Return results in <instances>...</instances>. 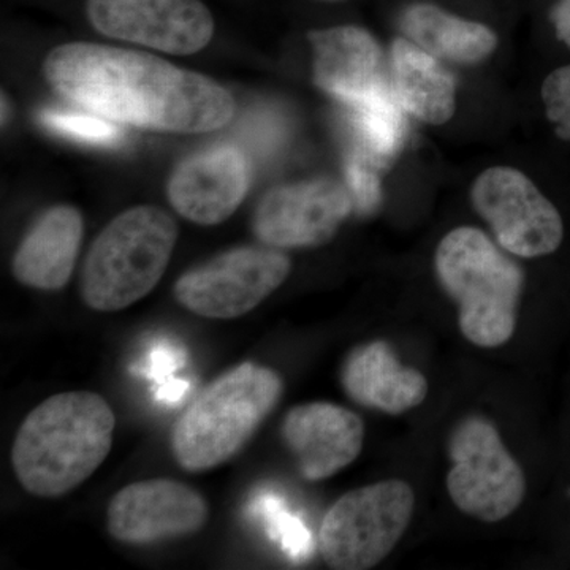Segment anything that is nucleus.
I'll return each mask as SVG.
<instances>
[{
  "mask_svg": "<svg viewBox=\"0 0 570 570\" xmlns=\"http://www.w3.org/2000/svg\"><path fill=\"white\" fill-rule=\"evenodd\" d=\"M45 75L86 110L141 129L204 134L234 118V97L223 86L142 52L63 45L48 56Z\"/></svg>",
  "mask_w": 570,
  "mask_h": 570,
  "instance_id": "f257e3e1",
  "label": "nucleus"
},
{
  "mask_svg": "<svg viewBox=\"0 0 570 570\" xmlns=\"http://www.w3.org/2000/svg\"><path fill=\"white\" fill-rule=\"evenodd\" d=\"M116 417L104 396L86 390L41 401L22 420L11 466L22 489L37 498L70 493L110 455Z\"/></svg>",
  "mask_w": 570,
  "mask_h": 570,
  "instance_id": "f03ea898",
  "label": "nucleus"
},
{
  "mask_svg": "<svg viewBox=\"0 0 570 570\" xmlns=\"http://www.w3.org/2000/svg\"><path fill=\"white\" fill-rule=\"evenodd\" d=\"M284 382L272 367L245 362L214 379L171 431L176 463L205 472L234 459L279 404Z\"/></svg>",
  "mask_w": 570,
  "mask_h": 570,
  "instance_id": "7ed1b4c3",
  "label": "nucleus"
},
{
  "mask_svg": "<svg viewBox=\"0 0 570 570\" xmlns=\"http://www.w3.org/2000/svg\"><path fill=\"white\" fill-rule=\"evenodd\" d=\"M439 284L459 306L461 335L482 348L512 340L524 275L519 265L474 227H459L439 243Z\"/></svg>",
  "mask_w": 570,
  "mask_h": 570,
  "instance_id": "20e7f679",
  "label": "nucleus"
},
{
  "mask_svg": "<svg viewBox=\"0 0 570 570\" xmlns=\"http://www.w3.org/2000/svg\"><path fill=\"white\" fill-rule=\"evenodd\" d=\"M176 239L178 225L164 209L137 206L119 214L86 255L82 302L99 313H115L140 302L163 279Z\"/></svg>",
  "mask_w": 570,
  "mask_h": 570,
  "instance_id": "39448f33",
  "label": "nucleus"
},
{
  "mask_svg": "<svg viewBox=\"0 0 570 570\" xmlns=\"http://www.w3.org/2000/svg\"><path fill=\"white\" fill-rule=\"evenodd\" d=\"M414 509V490L404 480H382L347 491L326 510L318 530V550L326 566L376 568L403 538Z\"/></svg>",
  "mask_w": 570,
  "mask_h": 570,
  "instance_id": "423d86ee",
  "label": "nucleus"
},
{
  "mask_svg": "<svg viewBox=\"0 0 570 570\" xmlns=\"http://www.w3.org/2000/svg\"><path fill=\"white\" fill-rule=\"evenodd\" d=\"M449 459V497L464 515L498 523L520 508L527 478L491 420L479 414L461 419L450 433Z\"/></svg>",
  "mask_w": 570,
  "mask_h": 570,
  "instance_id": "0eeeda50",
  "label": "nucleus"
},
{
  "mask_svg": "<svg viewBox=\"0 0 570 570\" xmlns=\"http://www.w3.org/2000/svg\"><path fill=\"white\" fill-rule=\"evenodd\" d=\"M291 268L287 255L276 247H236L184 273L175 296L197 316L230 321L265 302Z\"/></svg>",
  "mask_w": 570,
  "mask_h": 570,
  "instance_id": "6e6552de",
  "label": "nucleus"
},
{
  "mask_svg": "<svg viewBox=\"0 0 570 570\" xmlns=\"http://www.w3.org/2000/svg\"><path fill=\"white\" fill-rule=\"evenodd\" d=\"M475 212L487 220L502 249L534 258L554 253L564 238L561 214L528 176L493 167L475 179L471 193Z\"/></svg>",
  "mask_w": 570,
  "mask_h": 570,
  "instance_id": "1a4fd4ad",
  "label": "nucleus"
},
{
  "mask_svg": "<svg viewBox=\"0 0 570 570\" xmlns=\"http://www.w3.org/2000/svg\"><path fill=\"white\" fill-rule=\"evenodd\" d=\"M94 28L171 55H193L212 40V11L200 0H88Z\"/></svg>",
  "mask_w": 570,
  "mask_h": 570,
  "instance_id": "9d476101",
  "label": "nucleus"
},
{
  "mask_svg": "<svg viewBox=\"0 0 570 570\" xmlns=\"http://www.w3.org/2000/svg\"><path fill=\"white\" fill-rule=\"evenodd\" d=\"M206 499L174 479H148L124 487L110 499L107 530L127 546H151L204 530Z\"/></svg>",
  "mask_w": 570,
  "mask_h": 570,
  "instance_id": "9b49d317",
  "label": "nucleus"
},
{
  "mask_svg": "<svg viewBox=\"0 0 570 570\" xmlns=\"http://www.w3.org/2000/svg\"><path fill=\"white\" fill-rule=\"evenodd\" d=\"M354 208L348 189L333 179L291 184L269 190L254 216V232L276 249L328 243Z\"/></svg>",
  "mask_w": 570,
  "mask_h": 570,
  "instance_id": "f8f14e48",
  "label": "nucleus"
},
{
  "mask_svg": "<svg viewBox=\"0 0 570 570\" xmlns=\"http://www.w3.org/2000/svg\"><path fill=\"white\" fill-rule=\"evenodd\" d=\"M281 438L299 475L307 482H321L358 459L365 444V423L351 409L313 401L285 414Z\"/></svg>",
  "mask_w": 570,
  "mask_h": 570,
  "instance_id": "ddd939ff",
  "label": "nucleus"
},
{
  "mask_svg": "<svg viewBox=\"0 0 570 570\" xmlns=\"http://www.w3.org/2000/svg\"><path fill=\"white\" fill-rule=\"evenodd\" d=\"M249 189V167L242 149L216 146L179 165L168 184L176 212L200 225H216L236 212Z\"/></svg>",
  "mask_w": 570,
  "mask_h": 570,
  "instance_id": "4468645a",
  "label": "nucleus"
},
{
  "mask_svg": "<svg viewBox=\"0 0 570 570\" xmlns=\"http://www.w3.org/2000/svg\"><path fill=\"white\" fill-rule=\"evenodd\" d=\"M344 392L358 406L400 415L420 406L428 395L426 377L404 366L385 341L362 344L348 352L340 374Z\"/></svg>",
  "mask_w": 570,
  "mask_h": 570,
  "instance_id": "2eb2a0df",
  "label": "nucleus"
},
{
  "mask_svg": "<svg viewBox=\"0 0 570 570\" xmlns=\"http://www.w3.org/2000/svg\"><path fill=\"white\" fill-rule=\"evenodd\" d=\"M314 50V81L322 91L351 105L384 82L376 39L356 26L309 33Z\"/></svg>",
  "mask_w": 570,
  "mask_h": 570,
  "instance_id": "dca6fc26",
  "label": "nucleus"
},
{
  "mask_svg": "<svg viewBox=\"0 0 570 570\" xmlns=\"http://www.w3.org/2000/svg\"><path fill=\"white\" fill-rule=\"evenodd\" d=\"M82 230L85 225L77 209L71 206L48 209L14 254V277L37 291H61L77 264Z\"/></svg>",
  "mask_w": 570,
  "mask_h": 570,
  "instance_id": "f3484780",
  "label": "nucleus"
},
{
  "mask_svg": "<svg viewBox=\"0 0 570 570\" xmlns=\"http://www.w3.org/2000/svg\"><path fill=\"white\" fill-rule=\"evenodd\" d=\"M392 89L404 111L428 124L448 122L455 111V80L436 56L396 39L392 45Z\"/></svg>",
  "mask_w": 570,
  "mask_h": 570,
  "instance_id": "a211bd4d",
  "label": "nucleus"
},
{
  "mask_svg": "<svg viewBox=\"0 0 570 570\" xmlns=\"http://www.w3.org/2000/svg\"><path fill=\"white\" fill-rule=\"evenodd\" d=\"M401 29L409 40L436 58L474 63L497 50V33L480 22L461 20L431 3H414L404 10Z\"/></svg>",
  "mask_w": 570,
  "mask_h": 570,
  "instance_id": "6ab92c4d",
  "label": "nucleus"
},
{
  "mask_svg": "<svg viewBox=\"0 0 570 570\" xmlns=\"http://www.w3.org/2000/svg\"><path fill=\"white\" fill-rule=\"evenodd\" d=\"M358 148L376 163L387 164L400 151L406 135V119L392 86L382 82L373 92L347 105Z\"/></svg>",
  "mask_w": 570,
  "mask_h": 570,
  "instance_id": "aec40b11",
  "label": "nucleus"
},
{
  "mask_svg": "<svg viewBox=\"0 0 570 570\" xmlns=\"http://www.w3.org/2000/svg\"><path fill=\"white\" fill-rule=\"evenodd\" d=\"M39 121L51 132L71 138V140L89 142L97 146L118 145L122 140V129L111 119L104 116L85 115V112L41 110Z\"/></svg>",
  "mask_w": 570,
  "mask_h": 570,
  "instance_id": "412c9836",
  "label": "nucleus"
},
{
  "mask_svg": "<svg viewBox=\"0 0 570 570\" xmlns=\"http://www.w3.org/2000/svg\"><path fill=\"white\" fill-rule=\"evenodd\" d=\"M379 167L370 154L355 146L346 160V178L348 193L352 195L354 206L358 213H371L381 202V179Z\"/></svg>",
  "mask_w": 570,
  "mask_h": 570,
  "instance_id": "4be33fe9",
  "label": "nucleus"
},
{
  "mask_svg": "<svg viewBox=\"0 0 570 570\" xmlns=\"http://www.w3.org/2000/svg\"><path fill=\"white\" fill-rule=\"evenodd\" d=\"M542 100L554 132L570 140V66L551 71L542 85Z\"/></svg>",
  "mask_w": 570,
  "mask_h": 570,
  "instance_id": "5701e85b",
  "label": "nucleus"
},
{
  "mask_svg": "<svg viewBox=\"0 0 570 570\" xmlns=\"http://www.w3.org/2000/svg\"><path fill=\"white\" fill-rule=\"evenodd\" d=\"M242 132L247 141H254L258 149L269 148L272 141H276L281 135L279 121L276 116L257 112L249 116L243 122Z\"/></svg>",
  "mask_w": 570,
  "mask_h": 570,
  "instance_id": "b1692460",
  "label": "nucleus"
},
{
  "mask_svg": "<svg viewBox=\"0 0 570 570\" xmlns=\"http://www.w3.org/2000/svg\"><path fill=\"white\" fill-rule=\"evenodd\" d=\"M550 18L558 39L564 41L570 48V0H558L557 6L551 10Z\"/></svg>",
  "mask_w": 570,
  "mask_h": 570,
  "instance_id": "393cba45",
  "label": "nucleus"
}]
</instances>
